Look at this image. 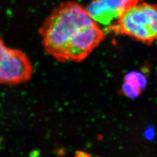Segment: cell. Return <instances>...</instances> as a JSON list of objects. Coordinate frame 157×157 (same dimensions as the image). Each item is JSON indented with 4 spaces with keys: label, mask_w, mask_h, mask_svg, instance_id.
I'll return each instance as SVG.
<instances>
[{
    "label": "cell",
    "mask_w": 157,
    "mask_h": 157,
    "mask_svg": "<svg viewBox=\"0 0 157 157\" xmlns=\"http://www.w3.org/2000/svg\"><path fill=\"white\" fill-rule=\"evenodd\" d=\"M75 157H92L90 154L83 151H78L76 152Z\"/></svg>",
    "instance_id": "obj_6"
},
{
    "label": "cell",
    "mask_w": 157,
    "mask_h": 157,
    "mask_svg": "<svg viewBox=\"0 0 157 157\" xmlns=\"http://www.w3.org/2000/svg\"><path fill=\"white\" fill-rule=\"evenodd\" d=\"M108 32L127 36L146 45L157 39V6L141 1L124 12Z\"/></svg>",
    "instance_id": "obj_2"
},
{
    "label": "cell",
    "mask_w": 157,
    "mask_h": 157,
    "mask_svg": "<svg viewBox=\"0 0 157 157\" xmlns=\"http://www.w3.org/2000/svg\"><path fill=\"white\" fill-rule=\"evenodd\" d=\"M32 64L23 51L11 48L0 37V84L17 85L32 76Z\"/></svg>",
    "instance_id": "obj_3"
},
{
    "label": "cell",
    "mask_w": 157,
    "mask_h": 157,
    "mask_svg": "<svg viewBox=\"0 0 157 157\" xmlns=\"http://www.w3.org/2000/svg\"><path fill=\"white\" fill-rule=\"evenodd\" d=\"M146 83V78L141 73L132 72L124 78L122 85L123 93L129 98H136L140 94Z\"/></svg>",
    "instance_id": "obj_5"
},
{
    "label": "cell",
    "mask_w": 157,
    "mask_h": 157,
    "mask_svg": "<svg viewBox=\"0 0 157 157\" xmlns=\"http://www.w3.org/2000/svg\"><path fill=\"white\" fill-rule=\"evenodd\" d=\"M143 0H91L86 8L99 25L108 28L117 22L124 12Z\"/></svg>",
    "instance_id": "obj_4"
},
{
    "label": "cell",
    "mask_w": 157,
    "mask_h": 157,
    "mask_svg": "<svg viewBox=\"0 0 157 157\" xmlns=\"http://www.w3.org/2000/svg\"><path fill=\"white\" fill-rule=\"evenodd\" d=\"M39 33L45 52L61 62H82L105 38L104 32L86 8L73 1L54 8Z\"/></svg>",
    "instance_id": "obj_1"
}]
</instances>
